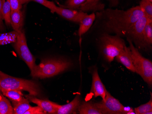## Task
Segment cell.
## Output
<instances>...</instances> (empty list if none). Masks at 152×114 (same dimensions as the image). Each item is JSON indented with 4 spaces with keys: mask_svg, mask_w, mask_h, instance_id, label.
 Returning a JSON list of instances; mask_svg holds the SVG:
<instances>
[{
    "mask_svg": "<svg viewBox=\"0 0 152 114\" xmlns=\"http://www.w3.org/2000/svg\"><path fill=\"white\" fill-rule=\"evenodd\" d=\"M44 112L39 106H31L29 110L26 111L24 114H46Z\"/></svg>",
    "mask_w": 152,
    "mask_h": 114,
    "instance_id": "f1b7e54d",
    "label": "cell"
},
{
    "mask_svg": "<svg viewBox=\"0 0 152 114\" xmlns=\"http://www.w3.org/2000/svg\"><path fill=\"white\" fill-rule=\"evenodd\" d=\"M12 11L20 10L22 8V4L19 0H9Z\"/></svg>",
    "mask_w": 152,
    "mask_h": 114,
    "instance_id": "83f0119b",
    "label": "cell"
},
{
    "mask_svg": "<svg viewBox=\"0 0 152 114\" xmlns=\"http://www.w3.org/2000/svg\"><path fill=\"white\" fill-rule=\"evenodd\" d=\"M11 6L9 0H2L1 15L2 19L4 20L7 25H11Z\"/></svg>",
    "mask_w": 152,
    "mask_h": 114,
    "instance_id": "603a6c76",
    "label": "cell"
},
{
    "mask_svg": "<svg viewBox=\"0 0 152 114\" xmlns=\"http://www.w3.org/2000/svg\"><path fill=\"white\" fill-rule=\"evenodd\" d=\"M2 73H3V72L0 70V74H2Z\"/></svg>",
    "mask_w": 152,
    "mask_h": 114,
    "instance_id": "e575fe53",
    "label": "cell"
},
{
    "mask_svg": "<svg viewBox=\"0 0 152 114\" xmlns=\"http://www.w3.org/2000/svg\"><path fill=\"white\" fill-rule=\"evenodd\" d=\"M149 19L143 16L133 24L128 30L125 37L137 46H142L144 28Z\"/></svg>",
    "mask_w": 152,
    "mask_h": 114,
    "instance_id": "ba28073f",
    "label": "cell"
},
{
    "mask_svg": "<svg viewBox=\"0 0 152 114\" xmlns=\"http://www.w3.org/2000/svg\"><path fill=\"white\" fill-rule=\"evenodd\" d=\"M81 104L80 95H77L74 99L69 103L64 105H60L58 110L57 114H76Z\"/></svg>",
    "mask_w": 152,
    "mask_h": 114,
    "instance_id": "4fadbf2b",
    "label": "cell"
},
{
    "mask_svg": "<svg viewBox=\"0 0 152 114\" xmlns=\"http://www.w3.org/2000/svg\"><path fill=\"white\" fill-rule=\"evenodd\" d=\"M148 1H149L150 2H152V0H147Z\"/></svg>",
    "mask_w": 152,
    "mask_h": 114,
    "instance_id": "836d02e7",
    "label": "cell"
},
{
    "mask_svg": "<svg viewBox=\"0 0 152 114\" xmlns=\"http://www.w3.org/2000/svg\"><path fill=\"white\" fill-rule=\"evenodd\" d=\"M1 90L26 91L30 96L36 97L41 92L40 87L35 81L13 77L4 73L0 74V91Z\"/></svg>",
    "mask_w": 152,
    "mask_h": 114,
    "instance_id": "3957f363",
    "label": "cell"
},
{
    "mask_svg": "<svg viewBox=\"0 0 152 114\" xmlns=\"http://www.w3.org/2000/svg\"><path fill=\"white\" fill-rule=\"evenodd\" d=\"M20 3L23 5V4H25V3H28V2H30L31 1H33L32 0H19Z\"/></svg>",
    "mask_w": 152,
    "mask_h": 114,
    "instance_id": "d6a6232c",
    "label": "cell"
},
{
    "mask_svg": "<svg viewBox=\"0 0 152 114\" xmlns=\"http://www.w3.org/2000/svg\"><path fill=\"white\" fill-rule=\"evenodd\" d=\"M109 2V5L110 8L116 7L119 3V0H107Z\"/></svg>",
    "mask_w": 152,
    "mask_h": 114,
    "instance_id": "4dcf8cb0",
    "label": "cell"
},
{
    "mask_svg": "<svg viewBox=\"0 0 152 114\" xmlns=\"http://www.w3.org/2000/svg\"><path fill=\"white\" fill-rule=\"evenodd\" d=\"M19 33L15 30L7 33H0V46L15 43Z\"/></svg>",
    "mask_w": 152,
    "mask_h": 114,
    "instance_id": "ffe728a7",
    "label": "cell"
},
{
    "mask_svg": "<svg viewBox=\"0 0 152 114\" xmlns=\"http://www.w3.org/2000/svg\"><path fill=\"white\" fill-rule=\"evenodd\" d=\"M94 104L102 114H123L124 105L107 91L104 99Z\"/></svg>",
    "mask_w": 152,
    "mask_h": 114,
    "instance_id": "52a82bcc",
    "label": "cell"
},
{
    "mask_svg": "<svg viewBox=\"0 0 152 114\" xmlns=\"http://www.w3.org/2000/svg\"><path fill=\"white\" fill-rule=\"evenodd\" d=\"M92 80L90 92L93 94L95 97H100L102 99H104L107 91L102 82L96 68L92 72Z\"/></svg>",
    "mask_w": 152,
    "mask_h": 114,
    "instance_id": "30bf717a",
    "label": "cell"
},
{
    "mask_svg": "<svg viewBox=\"0 0 152 114\" xmlns=\"http://www.w3.org/2000/svg\"><path fill=\"white\" fill-rule=\"evenodd\" d=\"M117 62L122 64L129 70L133 72H135L132 59V53L129 47L125 46L123 52L116 57Z\"/></svg>",
    "mask_w": 152,
    "mask_h": 114,
    "instance_id": "7c38bea8",
    "label": "cell"
},
{
    "mask_svg": "<svg viewBox=\"0 0 152 114\" xmlns=\"http://www.w3.org/2000/svg\"><path fill=\"white\" fill-rule=\"evenodd\" d=\"M124 40L118 35H111L104 33L100 37L99 47L101 52L106 61L111 63L126 46Z\"/></svg>",
    "mask_w": 152,
    "mask_h": 114,
    "instance_id": "277c9868",
    "label": "cell"
},
{
    "mask_svg": "<svg viewBox=\"0 0 152 114\" xmlns=\"http://www.w3.org/2000/svg\"><path fill=\"white\" fill-rule=\"evenodd\" d=\"M13 114V107L9 100L0 92V114Z\"/></svg>",
    "mask_w": 152,
    "mask_h": 114,
    "instance_id": "7402d4cb",
    "label": "cell"
},
{
    "mask_svg": "<svg viewBox=\"0 0 152 114\" xmlns=\"http://www.w3.org/2000/svg\"><path fill=\"white\" fill-rule=\"evenodd\" d=\"M102 20V26L106 33H113L118 36H126L130 26L144 16L140 6L126 11L108 8L97 12Z\"/></svg>",
    "mask_w": 152,
    "mask_h": 114,
    "instance_id": "6da1fadb",
    "label": "cell"
},
{
    "mask_svg": "<svg viewBox=\"0 0 152 114\" xmlns=\"http://www.w3.org/2000/svg\"><path fill=\"white\" fill-rule=\"evenodd\" d=\"M1 10H2V0H0V29L2 28V15H1Z\"/></svg>",
    "mask_w": 152,
    "mask_h": 114,
    "instance_id": "1f68e13d",
    "label": "cell"
},
{
    "mask_svg": "<svg viewBox=\"0 0 152 114\" xmlns=\"http://www.w3.org/2000/svg\"><path fill=\"white\" fill-rule=\"evenodd\" d=\"M145 16L149 19L152 20V2L147 0H141L139 5Z\"/></svg>",
    "mask_w": 152,
    "mask_h": 114,
    "instance_id": "d4e9b609",
    "label": "cell"
},
{
    "mask_svg": "<svg viewBox=\"0 0 152 114\" xmlns=\"http://www.w3.org/2000/svg\"><path fill=\"white\" fill-rule=\"evenodd\" d=\"M78 112L80 114H102L94 103L88 102H84L80 104Z\"/></svg>",
    "mask_w": 152,
    "mask_h": 114,
    "instance_id": "e0dca14e",
    "label": "cell"
},
{
    "mask_svg": "<svg viewBox=\"0 0 152 114\" xmlns=\"http://www.w3.org/2000/svg\"><path fill=\"white\" fill-rule=\"evenodd\" d=\"M136 114H152V98L151 93V98L148 102L134 109Z\"/></svg>",
    "mask_w": 152,
    "mask_h": 114,
    "instance_id": "cb8c5ba5",
    "label": "cell"
},
{
    "mask_svg": "<svg viewBox=\"0 0 152 114\" xmlns=\"http://www.w3.org/2000/svg\"><path fill=\"white\" fill-rule=\"evenodd\" d=\"M24 14L21 10L12 11L11 14V25L14 30L20 33L23 31Z\"/></svg>",
    "mask_w": 152,
    "mask_h": 114,
    "instance_id": "5bb4252c",
    "label": "cell"
},
{
    "mask_svg": "<svg viewBox=\"0 0 152 114\" xmlns=\"http://www.w3.org/2000/svg\"><path fill=\"white\" fill-rule=\"evenodd\" d=\"M0 92L5 97L10 99L13 103L20 102L23 98L22 91L19 90H1Z\"/></svg>",
    "mask_w": 152,
    "mask_h": 114,
    "instance_id": "44dd1931",
    "label": "cell"
},
{
    "mask_svg": "<svg viewBox=\"0 0 152 114\" xmlns=\"http://www.w3.org/2000/svg\"><path fill=\"white\" fill-rule=\"evenodd\" d=\"M94 13H92L90 15L87 14L80 22V26L78 29V34L79 36H81L89 30L96 19Z\"/></svg>",
    "mask_w": 152,
    "mask_h": 114,
    "instance_id": "2e32d148",
    "label": "cell"
},
{
    "mask_svg": "<svg viewBox=\"0 0 152 114\" xmlns=\"http://www.w3.org/2000/svg\"><path fill=\"white\" fill-rule=\"evenodd\" d=\"M72 65L71 62L63 59L44 60L36 65L31 75L33 78H49L68 69Z\"/></svg>",
    "mask_w": 152,
    "mask_h": 114,
    "instance_id": "7a4b0ae2",
    "label": "cell"
},
{
    "mask_svg": "<svg viewBox=\"0 0 152 114\" xmlns=\"http://www.w3.org/2000/svg\"><path fill=\"white\" fill-rule=\"evenodd\" d=\"M33 1L37 2L41 5L48 8L52 13H55V9L57 6L53 1H49L48 0H32Z\"/></svg>",
    "mask_w": 152,
    "mask_h": 114,
    "instance_id": "4316f807",
    "label": "cell"
},
{
    "mask_svg": "<svg viewBox=\"0 0 152 114\" xmlns=\"http://www.w3.org/2000/svg\"><path fill=\"white\" fill-rule=\"evenodd\" d=\"M152 44V20L148 19L144 28L142 46H150Z\"/></svg>",
    "mask_w": 152,
    "mask_h": 114,
    "instance_id": "d6986e66",
    "label": "cell"
},
{
    "mask_svg": "<svg viewBox=\"0 0 152 114\" xmlns=\"http://www.w3.org/2000/svg\"><path fill=\"white\" fill-rule=\"evenodd\" d=\"M122 112L124 114H136L134 109L129 106H123Z\"/></svg>",
    "mask_w": 152,
    "mask_h": 114,
    "instance_id": "f546056e",
    "label": "cell"
},
{
    "mask_svg": "<svg viewBox=\"0 0 152 114\" xmlns=\"http://www.w3.org/2000/svg\"><path fill=\"white\" fill-rule=\"evenodd\" d=\"M87 0H66L65 6L70 9H79L80 6Z\"/></svg>",
    "mask_w": 152,
    "mask_h": 114,
    "instance_id": "484cf974",
    "label": "cell"
},
{
    "mask_svg": "<svg viewBox=\"0 0 152 114\" xmlns=\"http://www.w3.org/2000/svg\"><path fill=\"white\" fill-rule=\"evenodd\" d=\"M13 114H24L26 111L31 107L30 105L28 99L23 98L20 102H13Z\"/></svg>",
    "mask_w": 152,
    "mask_h": 114,
    "instance_id": "ac0fdd59",
    "label": "cell"
},
{
    "mask_svg": "<svg viewBox=\"0 0 152 114\" xmlns=\"http://www.w3.org/2000/svg\"><path fill=\"white\" fill-rule=\"evenodd\" d=\"M14 44V47L20 58L24 61L31 70L33 71L36 66L35 58L27 46L26 37L23 31L20 32L17 37L16 42Z\"/></svg>",
    "mask_w": 152,
    "mask_h": 114,
    "instance_id": "8992f818",
    "label": "cell"
},
{
    "mask_svg": "<svg viewBox=\"0 0 152 114\" xmlns=\"http://www.w3.org/2000/svg\"><path fill=\"white\" fill-rule=\"evenodd\" d=\"M127 41L129 44V48L132 53L133 65L136 73L140 75L148 86H152V62L142 57L130 39L127 38Z\"/></svg>",
    "mask_w": 152,
    "mask_h": 114,
    "instance_id": "5b68a950",
    "label": "cell"
},
{
    "mask_svg": "<svg viewBox=\"0 0 152 114\" xmlns=\"http://www.w3.org/2000/svg\"><path fill=\"white\" fill-rule=\"evenodd\" d=\"M78 9L84 12L89 11H101L104 9V5L101 3L100 0H87Z\"/></svg>",
    "mask_w": 152,
    "mask_h": 114,
    "instance_id": "9a60e30c",
    "label": "cell"
},
{
    "mask_svg": "<svg viewBox=\"0 0 152 114\" xmlns=\"http://www.w3.org/2000/svg\"><path fill=\"white\" fill-rule=\"evenodd\" d=\"M55 12L69 21L75 23H80L86 15V13L72 9H67L57 7Z\"/></svg>",
    "mask_w": 152,
    "mask_h": 114,
    "instance_id": "9c48e42d",
    "label": "cell"
},
{
    "mask_svg": "<svg viewBox=\"0 0 152 114\" xmlns=\"http://www.w3.org/2000/svg\"><path fill=\"white\" fill-rule=\"evenodd\" d=\"M26 97L30 102L40 107L46 114H56L59 107V105L48 100L39 99L36 97L30 95Z\"/></svg>",
    "mask_w": 152,
    "mask_h": 114,
    "instance_id": "8fae6325",
    "label": "cell"
}]
</instances>
